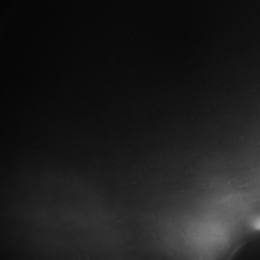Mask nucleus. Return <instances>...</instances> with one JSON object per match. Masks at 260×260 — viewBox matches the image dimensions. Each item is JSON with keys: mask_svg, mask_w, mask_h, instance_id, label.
<instances>
[{"mask_svg": "<svg viewBox=\"0 0 260 260\" xmlns=\"http://www.w3.org/2000/svg\"><path fill=\"white\" fill-rule=\"evenodd\" d=\"M253 226H254V229H256V230H260V217L258 219H256V220L254 221Z\"/></svg>", "mask_w": 260, "mask_h": 260, "instance_id": "1", "label": "nucleus"}]
</instances>
